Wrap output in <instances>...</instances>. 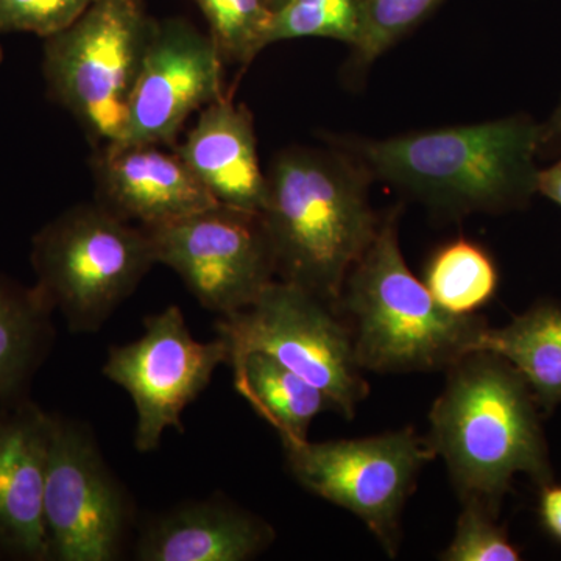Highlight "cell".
Masks as SVG:
<instances>
[{"label":"cell","mask_w":561,"mask_h":561,"mask_svg":"<svg viewBox=\"0 0 561 561\" xmlns=\"http://www.w3.org/2000/svg\"><path fill=\"white\" fill-rule=\"evenodd\" d=\"M476 351L497 354L522 373L546 413L561 404L560 305L538 302L505 327H486Z\"/></svg>","instance_id":"19"},{"label":"cell","mask_w":561,"mask_h":561,"mask_svg":"<svg viewBox=\"0 0 561 561\" xmlns=\"http://www.w3.org/2000/svg\"><path fill=\"white\" fill-rule=\"evenodd\" d=\"M367 171L351 154L290 149L267 173L262 210L276 279L337 308L351 268L378 231Z\"/></svg>","instance_id":"1"},{"label":"cell","mask_w":561,"mask_h":561,"mask_svg":"<svg viewBox=\"0 0 561 561\" xmlns=\"http://www.w3.org/2000/svg\"><path fill=\"white\" fill-rule=\"evenodd\" d=\"M275 530L227 497L173 505L139 524L138 561H247L267 551Z\"/></svg>","instance_id":"15"},{"label":"cell","mask_w":561,"mask_h":561,"mask_svg":"<svg viewBox=\"0 0 561 561\" xmlns=\"http://www.w3.org/2000/svg\"><path fill=\"white\" fill-rule=\"evenodd\" d=\"M91 165L98 203L146 230L219 205L179 151L162 144H101Z\"/></svg>","instance_id":"13"},{"label":"cell","mask_w":561,"mask_h":561,"mask_svg":"<svg viewBox=\"0 0 561 561\" xmlns=\"http://www.w3.org/2000/svg\"><path fill=\"white\" fill-rule=\"evenodd\" d=\"M287 468L302 489L354 513L391 557L400 519L421 468L437 457L415 431L357 440L284 442Z\"/></svg>","instance_id":"9"},{"label":"cell","mask_w":561,"mask_h":561,"mask_svg":"<svg viewBox=\"0 0 561 561\" xmlns=\"http://www.w3.org/2000/svg\"><path fill=\"white\" fill-rule=\"evenodd\" d=\"M424 284L446 311L472 316L494 297L500 275L482 247L460 238L432 256Z\"/></svg>","instance_id":"20"},{"label":"cell","mask_w":561,"mask_h":561,"mask_svg":"<svg viewBox=\"0 0 561 561\" xmlns=\"http://www.w3.org/2000/svg\"><path fill=\"white\" fill-rule=\"evenodd\" d=\"M50 561H116L136 526L131 494L83 421L51 413L44 486Z\"/></svg>","instance_id":"8"},{"label":"cell","mask_w":561,"mask_h":561,"mask_svg":"<svg viewBox=\"0 0 561 561\" xmlns=\"http://www.w3.org/2000/svg\"><path fill=\"white\" fill-rule=\"evenodd\" d=\"M234 389L278 432L280 442L308 440L321 412L334 409L327 394L267 354L247 353L230 360Z\"/></svg>","instance_id":"18"},{"label":"cell","mask_w":561,"mask_h":561,"mask_svg":"<svg viewBox=\"0 0 561 561\" xmlns=\"http://www.w3.org/2000/svg\"><path fill=\"white\" fill-rule=\"evenodd\" d=\"M36 286L73 334L102 330L157 264L149 232L101 203L72 206L32 241Z\"/></svg>","instance_id":"5"},{"label":"cell","mask_w":561,"mask_h":561,"mask_svg":"<svg viewBox=\"0 0 561 561\" xmlns=\"http://www.w3.org/2000/svg\"><path fill=\"white\" fill-rule=\"evenodd\" d=\"M446 561H518L522 552L497 524V513L482 501L463 500L451 545L442 553Z\"/></svg>","instance_id":"24"},{"label":"cell","mask_w":561,"mask_h":561,"mask_svg":"<svg viewBox=\"0 0 561 561\" xmlns=\"http://www.w3.org/2000/svg\"><path fill=\"white\" fill-rule=\"evenodd\" d=\"M561 150V99L551 117L540 124V153Z\"/></svg>","instance_id":"28"},{"label":"cell","mask_w":561,"mask_h":561,"mask_svg":"<svg viewBox=\"0 0 561 561\" xmlns=\"http://www.w3.org/2000/svg\"><path fill=\"white\" fill-rule=\"evenodd\" d=\"M537 192L561 206V158L551 168L538 171Z\"/></svg>","instance_id":"27"},{"label":"cell","mask_w":561,"mask_h":561,"mask_svg":"<svg viewBox=\"0 0 561 561\" xmlns=\"http://www.w3.org/2000/svg\"><path fill=\"white\" fill-rule=\"evenodd\" d=\"M3 61V50H2V47H0V62Z\"/></svg>","instance_id":"30"},{"label":"cell","mask_w":561,"mask_h":561,"mask_svg":"<svg viewBox=\"0 0 561 561\" xmlns=\"http://www.w3.org/2000/svg\"><path fill=\"white\" fill-rule=\"evenodd\" d=\"M224 95L213 38L184 21L154 22L117 142L171 146L192 114Z\"/></svg>","instance_id":"12"},{"label":"cell","mask_w":561,"mask_h":561,"mask_svg":"<svg viewBox=\"0 0 561 561\" xmlns=\"http://www.w3.org/2000/svg\"><path fill=\"white\" fill-rule=\"evenodd\" d=\"M540 515L542 524L552 537L561 541V485L542 486Z\"/></svg>","instance_id":"26"},{"label":"cell","mask_w":561,"mask_h":561,"mask_svg":"<svg viewBox=\"0 0 561 561\" xmlns=\"http://www.w3.org/2000/svg\"><path fill=\"white\" fill-rule=\"evenodd\" d=\"M443 0H362V27L354 49L357 65L368 66L430 16Z\"/></svg>","instance_id":"23"},{"label":"cell","mask_w":561,"mask_h":561,"mask_svg":"<svg viewBox=\"0 0 561 561\" xmlns=\"http://www.w3.org/2000/svg\"><path fill=\"white\" fill-rule=\"evenodd\" d=\"M153 21L139 0H95L44 44L47 90L92 140L117 142Z\"/></svg>","instance_id":"6"},{"label":"cell","mask_w":561,"mask_h":561,"mask_svg":"<svg viewBox=\"0 0 561 561\" xmlns=\"http://www.w3.org/2000/svg\"><path fill=\"white\" fill-rule=\"evenodd\" d=\"M400 209L351 268L335 311L345 320L362 370H448L474 353L489 323L443 309L405 264L398 238Z\"/></svg>","instance_id":"4"},{"label":"cell","mask_w":561,"mask_h":561,"mask_svg":"<svg viewBox=\"0 0 561 561\" xmlns=\"http://www.w3.org/2000/svg\"><path fill=\"white\" fill-rule=\"evenodd\" d=\"M341 144L370 179L448 213H500L537 192L540 124L527 116Z\"/></svg>","instance_id":"3"},{"label":"cell","mask_w":561,"mask_h":561,"mask_svg":"<svg viewBox=\"0 0 561 561\" xmlns=\"http://www.w3.org/2000/svg\"><path fill=\"white\" fill-rule=\"evenodd\" d=\"M95 0H0V33L57 35L79 20Z\"/></svg>","instance_id":"25"},{"label":"cell","mask_w":561,"mask_h":561,"mask_svg":"<svg viewBox=\"0 0 561 561\" xmlns=\"http://www.w3.org/2000/svg\"><path fill=\"white\" fill-rule=\"evenodd\" d=\"M176 151L219 205L262 213L267 175L257 158L253 117L224 95L201 111Z\"/></svg>","instance_id":"16"},{"label":"cell","mask_w":561,"mask_h":561,"mask_svg":"<svg viewBox=\"0 0 561 561\" xmlns=\"http://www.w3.org/2000/svg\"><path fill=\"white\" fill-rule=\"evenodd\" d=\"M432 405L431 445L446 461L461 500L474 497L500 513L516 474L552 483L538 404L522 373L504 357L474 351L448 368Z\"/></svg>","instance_id":"2"},{"label":"cell","mask_w":561,"mask_h":561,"mask_svg":"<svg viewBox=\"0 0 561 561\" xmlns=\"http://www.w3.org/2000/svg\"><path fill=\"white\" fill-rule=\"evenodd\" d=\"M217 335L241 354H267L319 387L346 419L368 394L345 320L320 298L275 279L249 308L216 321Z\"/></svg>","instance_id":"7"},{"label":"cell","mask_w":561,"mask_h":561,"mask_svg":"<svg viewBox=\"0 0 561 561\" xmlns=\"http://www.w3.org/2000/svg\"><path fill=\"white\" fill-rule=\"evenodd\" d=\"M362 0H287L275 11L271 44L297 38H331L356 46Z\"/></svg>","instance_id":"22"},{"label":"cell","mask_w":561,"mask_h":561,"mask_svg":"<svg viewBox=\"0 0 561 561\" xmlns=\"http://www.w3.org/2000/svg\"><path fill=\"white\" fill-rule=\"evenodd\" d=\"M51 413L31 397L0 405V561H50L44 486Z\"/></svg>","instance_id":"14"},{"label":"cell","mask_w":561,"mask_h":561,"mask_svg":"<svg viewBox=\"0 0 561 561\" xmlns=\"http://www.w3.org/2000/svg\"><path fill=\"white\" fill-rule=\"evenodd\" d=\"M147 232L157 264L175 272L202 308L219 316L249 308L276 279L261 213L214 205Z\"/></svg>","instance_id":"11"},{"label":"cell","mask_w":561,"mask_h":561,"mask_svg":"<svg viewBox=\"0 0 561 561\" xmlns=\"http://www.w3.org/2000/svg\"><path fill=\"white\" fill-rule=\"evenodd\" d=\"M54 306L36 284L0 272V405L31 397L55 343Z\"/></svg>","instance_id":"17"},{"label":"cell","mask_w":561,"mask_h":561,"mask_svg":"<svg viewBox=\"0 0 561 561\" xmlns=\"http://www.w3.org/2000/svg\"><path fill=\"white\" fill-rule=\"evenodd\" d=\"M224 61L249 66L271 46L275 9L271 0H195Z\"/></svg>","instance_id":"21"},{"label":"cell","mask_w":561,"mask_h":561,"mask_svg":"<svg viewBox=\"0 0 561 561\" xmlns=\"http://www.w3.org/2000/svg\"><path fill=\"white\" fill-rule=\"evenodd\" d=\"M144 334L111 346L102 373L130 394L136 411L135 448L158 449L165 430L183 434L181 416L208 389L214 373L230 364V346L217 335L198 342L176 305L144 317Z\"/></svg>","instance_id":"10"},{"label":"cell","mask_w":561,"mask_h":561,"mask_svg":"<svg viewBox=\"0 0 561 561\" xmlns=\"http://www.w3.org/2000/svg\"><path fill=\"white\" fill-rule=\"evenodd\" d=\"M286 2H287V0H271L272 7H273V9H275V11L280 9V7H283L284 3H286Z\"/></svg>","instance_id":"29"}]
</instances>
